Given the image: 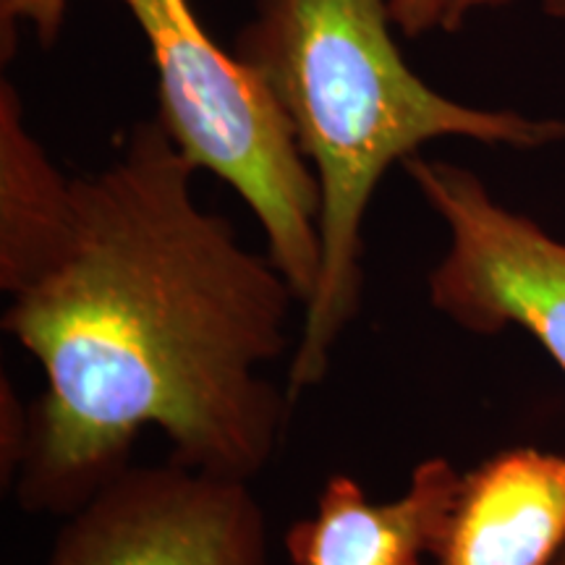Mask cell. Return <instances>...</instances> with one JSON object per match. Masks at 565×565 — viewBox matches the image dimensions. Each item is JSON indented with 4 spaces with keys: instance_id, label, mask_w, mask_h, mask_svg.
I'll return each mask as SVG.
<instances>
[{
    "instance_id": "1",
    "label": "cell",
    "mask_w": 565,
    "mask_h": 565,
    "mask_svg": "<svg viewBox=\"0 0 565 565\" xmlns=\"http://www.w3.org/2000/svg\"><path fill=\"white\" fill-rule=\"evenodd\" d=\"M194 173L158 118L134 126L110 166L71 175L61 259L11 296L3 330L45 374L13 484L26 513H74L145 429L242 482L282 445L294 401L263 370L291 359L303 303L270 254L196 204Z\"/></svg>"
},
{
    "instance_id": "2",
    "label": "cell",
    "mask_w": 565,
    "mask_h": 565,
    "mask_svg": "<svg viewBox=\"0 0 565 565\" xmlns=\"http://www.w3.org/2000/svg\"><path fill=\"white\" fill-rule=\"evenodd\" d=\"M391 24L387 0H259L233 47L280 103L320 183V278L282 383L294 406L328 377L362 309L364 217L393 162L440 137L519 150L565 139V121L443 97L408 68Z\"/></svg>"
},
{
    "instance_id": "3",
    "label": "cell",
    "mask_w": 565,
    "mask_h": 565,
    "mask_svg": "<svg viewBox=\"0 0 565 565\" xmlns=\"http://www.w3.org/2000/svg\"><path fill=\"white\" fill-rule=\"evenodd\" d=\"M158 71V121L196 171L223 179L254 212L267 254L303 307L320 278V183L263 76L204 32L189 0H121ZM68 0H0L3 30L32 21L58 38ZM301 307V312H303Z\"/></svg>"
},
{
    "instance_id": "4",
    "label": "cell",
    "mask_w": 565,
    "mask_h": 565,
    "mask_svg": "<svg viewBox=\"0 0 565 565\" xmlns=\"http://www.w3.org/2000/svg\"><path fill=\"white\" fill-rule=\"evenodd\" d=\"M401 166L448 231L427 275L435 312L477 335L526 330L565 372V242L492 200L456 162L412 154Z\"/></svg>"
},
{
    "instance_id": "5",
    "label": "cell",
    "mask_w": 565,
    "mask_h": 565,
    "mask_svg": "<svg viewBox=\"0 0 565 565\" xmlns=\"http://www.w3.org/2000/svg\"><path fill=\"white\" fill-rule=\"evenodd\" d=\"M252 482L166 463H131L63 515L42 565H273Z\"/></svg>"
},
{
    "instance_id": "6",
    "label": "cell",
    "mask_w": 565,
    "mask_h": 565,
    "mask_svg": "<svg viewBox=\"0 0 565 565\" xmlns=\"http://www.w3.org/2000/svg\"><path fill=\"white\" fill-rule=\"evenodd\" d=\"M565 550V456L508 448L461 475L437 565H553Z\"/></svg>"
},
{
    "instance_id": "7",
    "label": "cell",
    "mask_w": 565,
    "mask_h": 565,
    "mask_svg": "<svg viewBox=\"0 0 565 565\" xmlns=\"http://www.w3.org/2000/svg\"><path fill=\"white\" fill-rule=\"evenodd\" d=\"M461 471L433 456L414 466L401 498L374 503L351 475H333L315 515L294 521L286 553L294 565H422L440 545Z\"/></svg>"
},
{
    "instance_id": "8",
    "label": "cell",
    "mask_w": 565,
    "mask_h": 565,
    "mask_svg": "<svg viewBox=\"0 0 565 565\" xmlns=\"http://www.w3.org/2000/svg\"><path fill=\"white\" fill-rule=\"evenodd\" d=\"M71 223V175L24 126L13 84H0V288L17 296L58 263Z\"/></svg>"
},
{
    "instance_id": "9",
    "label": "cell",
    "mask_w": 565,
    "mask_h": 565,
    "mask_svg": "<svg viewBox=\"0 0 565 565\" xmlns=\"http://www.w3.org/2000/svg\"><path fill=\"white\" fill-rule=\"evenodd\" d=\"M30 404H24L9 377H3L0 383V475H3V487L17 484L26 450H30Z\"/></svg>"
},
{
    "instance_id": "10",
    "label": "cell",
    "mask_w": 565,
    "mask_h": 565,
    "mask_svg": "<svg viewBox=\"0 0 565 565\" xmlns=\"http://www.w3.org/2000/svg\"><path fill=\"white\" fill-rule=\"evenodd\" d=\"M391 3L393 21L408 38H419L433 26H443L445 6L448 0H387Z\"/></svg>"
},
{
    "instance_id": "11",
    "label": "cell",
    "mask_w": 565,
    "mask_h": 565,
    "mask_svg": "<svg viewBox=\"0 0 565 565\" xmlns=\"http://www.w3.org/2000/svg\"><path fill=\"white\" fill-rule=\"evenodd\" d=\"M503 3H508V0H448V6H445L443 26L445 30H456V26L461 24L471 11L487 9V6H503ZM542 6H545V11L553 13V17L565 19V0H542Z\"/></svg>"
},
{
    "instance_id": "12",
    "label": "cell",
    "mask_w": 565,
    "mask_h": 565,
    "mask_svg": "<svg viewBox=\"0 0 565 565\" xmlns=\"http://www.w3.org/2000/svg\"><path fill=\"white\" fill-rule=\"evenodd\" d=\"M553 565H565V550H563V553H561V555H557V557H555V563H553Z\"/></svg>"
}]
</instances>
